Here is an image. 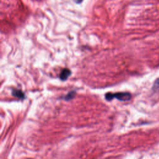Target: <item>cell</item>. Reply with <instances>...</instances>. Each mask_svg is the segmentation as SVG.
Listing matches in <instances>:
<instances>
[{"instance_id":"7a4b0ae2","label":"cell","mask_w":159,"mask_h":159,"mask_svg":"<svg viewBox=\"0 0 159 159\" xmlns=\"http://www.w3.org/2000/svg\"><path fill=\"white\" fill-rule=\"evenodd\" d=\"M70 74H71V71L68 68L63 69L60 73V78L61 80H66L68 78V77L70 75Z\"/></svg>"},{"instance_id":"6da1fadb","label":"cell","mask_w":159,"mask_h":159,"mask_svg":"<svg viewBox=\"0 0 159 159\" xmlns=\"http://www.w3.org/2000/svg\"><path fill=\"white\" fill-rule=\"evenodd\" d=\"M131 94L127 92H120V93H116L112 94L111 93H106L105 98L107 101H111L114 98L117 99L120 101H128L130 100L131 98Z\"/></svg>"},{"instance_id":"5b68a950","label":"cell","mask_w":159,"mask_h":159,"mask_svg":"<svg viewBox=\"0 0 159 159\" xmlns=\"http://www.w3.org/2000/svg\"><path fill=\"white\" fill-rule=\"evenodd\" d=\"M83 0H75V1L77 2V3H80Z\"/></svg>"},{"instance_id":"277c9868","label":"cell","mask_w":159,"mask_h":159,"mask_svg":"<svg viewBox=\"0 0 159 159\" xmlns=\"http://www.w3.org/2000/svg\"><path fill=\"white\" fill-rule=\"evenodd\" d=\"M75 91H72L70 92L69 93H68V94L65 97V100H70L75 96Z\"/></svg>"},{"instance_id":"3957f363","label":"cell","mask_w":159,"mask_h":159,"mask_svg":"<svg viewBox=\"0 0 159 159\" xmlns=\"http://www.w3.org/2000/svg\"><path fill=\"white\" fill-rule=\"evenodd\" d=\"M12 94L19 98V99H24L25 98V96H24V93L20 91V90H17V89H13L12 91Z\"/></svg>"}]
</instances>
